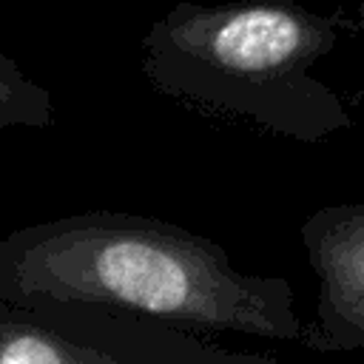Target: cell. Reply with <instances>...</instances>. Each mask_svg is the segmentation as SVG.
I'll return each mask as SVG.
<instances>
[{
	"label": "cell",
	"mask_w": 364,
	"mask_h": 364,
	"mask_svg": "<svg viewBox=\"0 0 364 364\" xmlns=\"http://www.w3.org/2000/svg\"><path fill=\"white\" fill-rule=\"evenodd\" d=\"M0 301L94 304L185 333L304 338L282 276L239 270L225 247L173 222L82 210L0 236Z\"/></svg>",
	"instance_id": "6da1fadb"
},
{
	"label": "cell",
	"mask_w": 364,
	"mask_h": 364,
	"mask_svg": "<svg viewBox=\"0 0 364 364\" xmlns=\"http://www.w3.org/2000/svg\"><path fill=\"white\" fill-rule=\"evenodd\" d=\"M350 28L355 20L296 0L173 3L142 34L139 63L156 94L191 111L310 145L353 128L341 97L313 74Z\"/></svg>",
	"instance_id": "7a4b0ae2"
},
{
	"label": "cell",
	"mask_w": 364,
	"mask_h": 364,
	"mask_svg": "<svg viewBox=\"0 0 364 364\" xmlns=\"http://www.w3.org/2000/svg\"><path fill=\"white\" fill-rule=\"evenodd\" d=\"M0 364H279L134 313L0 301Z\"/></svg>",
	"instance_id": "3957f363"
},
{
	"label": "cell",
	"mask_w": 364,
	"mask_h": 364,
	"mask_svg": "<svg viewBox=\"0 0 364 364\" xmlns=\"http://www.w3.org/2000/svg\"><path fill=\"white\" fill-rule=\"evenodd\" d=\"M301 247L318 279L316 316L301 347L364 353V202L313 210L301 222Z\"/></svg>",
	"instance_id": "277c9868"
},
{
	"label": "cell",
	"mask_w": 364,
	"mask_h": 364,
	"mask_svg": "<svg viewBox=\"0 0 364 364\" xmlns=\"http://www.w3.org/2000/svg\"><path fill=\"white\" fill-rule=\"evenodd\" d=\"M54 122V97L31 80L11 54L0 48V131L48 128Z\"/></svg>",
	"instance_id": "5b68a950"
},
{
	"label": "cell",
	"mask_w": 364,
	"mask_h": 364,
	"mask_svg": "<svg viewBox=\"0 0 364 364\" xmlns=\"http://www.w3.org/2000/svg\"><path fill=\"white\" fill-rule=\"evenodd\" d=\"M355 26H358V31H364V0H358V6H355Z\"/></svg>",
	"instance_id": "8992f818"
}]
</instances>
